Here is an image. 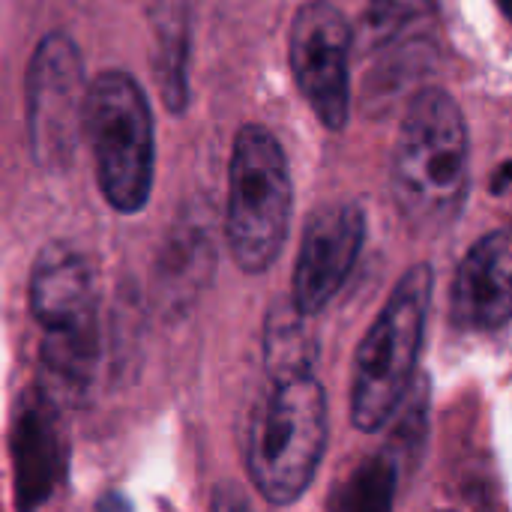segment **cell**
<instances>
[{
	"instance_id": "13",
	"label": "cell",
	"mask_w": 512,
	"mask_h": 512,
	"mask_svg": "<svg viewBox=\"0 0 512 512\" xmlns=\"http://www.w3.org/2000/svg\"><path fill=\"white\" fill-rule=\"evenodd\" d=\"M291 300H282L270 309L264 324V366L270 381L303 378L315 372L318 363V336Z\"/></svg>"
},
{
	"instance_id": "3",
	"label": "cell",
	"mask_w": 512,
	"mask_h": 512,
	"mask_svg": "<svg viewBox=\"0 0 512 512\" xmlns=\"http://www.w3.org/2000/svg\"><path fill=\"white\" fill-rule=\"evenodd\" d=\"M327 447V393L315 375L273 381L255 405L246 468L264 501L288 507L303 498Z\"/></svg>"
},
{
	"instance_id": "16",
	"label": "cell",
	"mask_w": 512,
	"mask_h": 512,
	"mask_svg": "<svg viewBox=\"0 0 512 512\" xmlns=\"http://www.w3.org/2000/svg\"><path fill=\"white\" fill-rule=\"evenodd\" d=\"M186 57H189V24L180 15V9H171V15L159 18L156 24V60H153L168 111L186 108V99H189Z\"/></svg>"
},
{
	"instance_id": "1",
	"label": "cell",
	"mask_w": 512,
	"mask_h": 512,
	"mask_svg": "<svg viewBox=\"0 0 512 512\" xmlns=\"http://www.w3.org/2000/svg\"><path fill=\"white\" fill-rule=\"evenodd\" d=\"M390 180L411 231H444L462 213L471 186V138L447 90L426 87L411 99L396 135Z\"/></svg>"
},
{
	"instance_id": "9",
	"label": "cell",
	"mask_w": 512,
	"mask_h": 512,
	"mask_svg": "<svg viewBox=\"0 0 512 512\" xmlns=\"http://www.w3.org/2000/svg\"><path fill=\"white\" fill-rule=\"evenodd\" d=\"M366 243V216L354 201H333L318 207L300 240L291 303L303 315H318L339 294L351 276Z\"/></svg>"
},
{
	"instance_id": "6",
	"label": "cell",
	"mask_w": 512,
	"mask_h": 512,
	"mask_svg": "<svg viewBox=\"0 0 512 512\" xmlns=\"http://www.w3.org/2000/svg\"><path fill=\"white\" fill-rule=\"evenodd\" d=\"M84 132L102 198L117 213H141L153 189L156 132L147 93L129 72L108 69L87 87Z\"/></svg>"
},
{
	"instance_id": "17",
	"label": "cell",
	"mask_w": 512,
	"mask_h": 512,
	"mask_svg": "<svg viewBox=\"0 0 512 512\" xmlns=\"http://www.w3.org/2000/svg\"><path fill=\"white\" fill-rule=\"evenodd\" d=\"M213 512H252L246 489L240 483H234V480L219 483L216 492H213Z\"/></svg>"
},
{
	"instance_id": "19",
	"label": "cell",
	"mask_w": 512,
	"mask_h": 512,
	"mask_svg": "<svg viewBox=\"0 0 512 512\" xmlns=\"http://www.w3.org/2000/svg\"><path fill=\"white\" fill-rule=\"evenodd\" d=\"M507 183H510V165L504 162L495 174V195H504L507 192Z\"/></svg>"
},
{
	"instance_id": "12",
	"label": "cell",
	"mask_w": 512,
	"mask_h": 512,
	"mask_svg": "<svg viewBox=\"0 0 512 512\" xmlns=\"http://www.w3.org/2000/svg\"><path fill=\"white\" fill-rule=\"evenodd\" d=\"M438 21V0H369L363 30L366 48L384 54L387 69L399 75L405 57H417Z\"/></svg>"
},
{
	"instance_id": "11",
	"label": "cell",
	"mask_w": 512,
	"mask_h": 512,
	"mask_svg": "<svg viewBox=\"0 0 512 512\" xmlns=\"http://www.w3.org/2000/svg\"><path fill=\"white\" fill-rule=\"evenodd\" d=\"M450 312L459 330L492 333L507 327L512 312V243L507 228L480 237L468 249L456 270Z\"/></svg>"
},
{
	"instance_id": "5",
	"label": "cell",
	"mask_w": 512,
	"mask_h": 512,
	"mask_svg": "<svg viewBox=\"0 0 512 512\" xmlns=\"http://www.w3.org/2000/svg\"><path fill=\"white\" fill-rule=\"evenodd\" d=\"M291 171L276 135L246 123L231 150L225 240L243 273H264L285 249L291 228Z\"/></svg>"
},
{
	"instance_id": "4",
	"label": "cell",
	"mask_w": 512,
	"mask_h": 512,
	"mask_svg": "<svg viewBox=\"0 0 512 512\" xmlns=\"http://www.w3.org/2000/svg\"><path fill=\"white\" fill-rule=\"evenodd\" d=\"M432 288V267L414 264L363 336L351 384V420L360 432H381L411 390L426 339Z\"/></svg>"
},
{
	"instance_id": "2",
	"label": "cell",
	"mask_w": 512,
	"mask_h": 512,
	"mask_svg": "<svg viewBox=\"0 0 512 512\" xmlns=\"http://www.w3.org/2000/svg\"><path fill=\"white\" fill-rule=\"evenodd\" d=\"M30 312L42 327V390L57 402L81 396L99 366V288L90 258L72 243H48L30 273Z\"/></svg>"
},
{
	"instance_id": "7",
	"label": "cell",
	"mask_w": 512,
	"mask_h": 512,
	"mask_svg": "<svg viewBox=\"0 0 512 512\" xmlns=\"http://www.w3.org/2000/svg\"><path fill=\"white\" fill-rule=\"evenodd\" d=\"M87 87L78 45L66 33L42 36L27 66V132L45 171L69 168L84 129Z\"/></svg>"
},
{
	"instance_id": "18",
	"label": "cell",
	"mask_w": 512,
	"mask_h": 512,
	"mask_svg": "<svg viewBox=\"0 0 512 512\" xmlns=\"http://www.w3.org/2000/svg\"><path fill=\"white\" fill-rule=\"evenodd\" d=\"M96 510L99 512H132V504H129V501H126L120 492H108L105 498H99Z\"/></svg>"
},
{
	"instance_id": "15",
	"label": "cell",
	"mask_w": 512,
	"mask_h": 512,
	"mask_svg": "<svg viewBox=\"0 0 512 512\" xmlns=\"http://www.w3.org/2000/svg\"><path fill=\"white\" fill-rule=\"evenodd\" d=\"M399 459L390 450L366 456L333 495V512H393Z\"/></svg>"
},
{
	"instance_id": "14",
	"label": "cell",
	"mask_w": 512,
	"mask_h": 512,
	"mask_svg": "<svg viewBox=\"0 0 512 512\" xmlns=\"http://www.w3.org/2000/svg\"><path fill=\"white\" fill-rule=\"evenodd\" d=\"M213 270V240L207 222L189 216L171 234L162 261H159V288L177 303L183 297L198 294L204 276Z\"/></svg>"
},
{
	"instance_id": "10",
	"label": "cell",
	"mask_w": 512,
	"mask_h": 512,
	"mask_svg": "<svg viewBox=\"0 0 512 512\" xmlns=\"http://www.w3.org/2000/svg\"><path fill=\"white\" fill-rule=\"evenodd\" d=\"M9 456L18 512H36L45 507L63 483L69 444L60 420V402L42 387L27 390L15 405Z\"/></svg>"
},
{
	"instance_id": "8",
	"label": "cell",
	"mask_w": 512,
	"mask_h": 512,
	"mask_svg": "<svg viewBox=\"0 0 512 512\" xmlns=\"http://www.w3.org/2000/svg\"><path fill=\"white\" fill-rule=\"evenodd\" d=\"M351 48L354 30L330 0L297 9L288 36L294 81L324 129L342 132L351 114Z\"/></svg>"
}]
</instances>
